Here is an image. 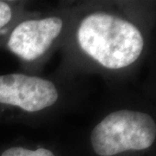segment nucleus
<instances>
[{
  "label": "nucleus",
  "instance_id": "4",
  "mask_svg": "<svg viewBox=\"0 0 156 156\" xmlns=\"http://www.w3.org/2000/svg\"><path fill=\"white\" fill-rule=\"evenodd\" d=\"M62 21L59 17L21 23L11 32L8 47L12 53L26 61L41 56L61 33Z\"/></svg>",
  "mask_w": 156,
  "mask_h": 156
},
{
  "label": "nucleus",
  "instance_id": "3",
  "mask_svg": "<svg viewBox=\"0 0 156 156\" xmlns=\"http://www.w3.org/2000/svg\"><path fill=\"white\" fill-rule=\"evenodd\" d=\"M58 92L52 82L23 74L0 76V103L37 112L52 106Z\"/></svg>",
  "mask_w": 156,
  "mask_h": 156
},
{
  "label": "nucleus",
  "instance_id": "5",
  "mask_svg": "<svg viewBox=\"0 0 156 156\" xmlns=\"http://www.w3.org/2000/svg\"><path fill=\"white\" fill-rule=\"evenodd\" d=\"M2 156H55L54 154L46 148H38L37 150H30L21 147H14L5 150Z\"/></svg>",
  "mask_w": 156,
  "mask_h": 156
},
{
  "label": "nucleus",
  "instance_id": "1",
  "mask_svg": "<svg viewBox=\"0 0 156 156\" xmlns=\"http://www.w3.org/2000/svg\"><path fill=\"white\" fill-rule=\"evenodd\" d=\"M81 48L103 67H127L140 56L143 37L133 23L105 12H95L84 18L77 31Z\"/></svg>",
  "mask_w": 156,
  "mask_h": 156
},
{
  "label": "nucleus",
  "instance_id": "6",
  "mask_svg": "<svg viewBox=\"0 0 156 156\" xmlns=\"http://www.w3.org/2000/svg\"><path fill=\"white\" fill-rule=\"evenodd\" d=\"M12 12L10 5L3 1H0V30L5 24L11 21Z\"/></svg>",
  "mask_w": 156,
  "mask_h": 156
},
{
  "label": "nucleus",
  "instance_id": "2",
  "mask_svg": "<svg viewBox=\"0 0 156 156\" xmlns=\"http://www.w3.org/2000/svg\"><path fill=\"white\" fill-rule=\"evenodd\" d=\"M156 125L142 112L119 110L107 115L93 129L90 140L100 156H113L128 150H142L153 145Z\"/></svg>",
  "mask_w": 156,
  "mask_h": 156
}]
</instances>
